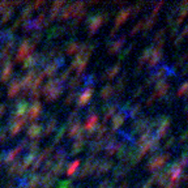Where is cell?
<instances>
[{
	"mask_svg": "<svg viewBox=\"0 0 188 188\" xmlns=\"http://www.w3.org/2000/svg\"><path fill=\"white\" fill-rule=\"evenodd\" d=\"M170 158V154L167 153V154H162V156H153L152 158H150V161H149V163H148V170H152V171H154V170H158V169H161L162 166L166 163V161Z\"/></svg>",
	"mask_w": 188,
	"mask_h": 188,
	"instance_id": "obj_1",
	"label": "cell"
},
{
	"mask_svg": "<svg viewBox=\"0 0 188 188\" xmlns=\"http://www.w3.org/2000/svg\"><path fill=\"white\" fill-rule=\"evenodd\" d=\"M42 112V103L35 101L34 103L31 104V106H29V108H27V111L25 114V118H26V121L27 120H34L38 118V115H39Z\"/></svg>",
	"mask_w": 188,
	"mask_h": 188,
	"instance_id": "obj_2",
	"label": "cell"
},
{
	"mask_svg": "<svg viewBox=\"0 0 188 188\" xmlns=\"http://www.w3.org/2000/svg\"><path fill=\"white\" fill-rule=\"evenodd\" d=\"M92 97H93V89L92 88H88V89H85L80 94L79 101H77V107H84L85 104L92 99Z\"/></svg>",
	"mask_w": 188,
	"mask_h": 188,
	"instance_id": "obj_3",
	"label": "cell"
},
{
	"mask_svg": "<svg viewBox=\"0 0 188 188\" xmlns=\"http://www.w3.org/2000/svg\"><path fill=\"white\" fill-rule=\"evenodd\" d=\"M20 77H16V79H13L12 81H10L9 84V88H8V97L12 98L14 97L16 94H18L21 92V85H20Z\"/></svg>",
	"mask_w": 188,
	"mask_h": 188,
	"instance_id": "obj_4",
	"label": "cell"
},
{
	"mask_svg": "<svg viewBox=\"0 0 188 188\" xmlns=\"http://www.w3.org/2000/svg\"><path fill=\"white\" fill-rule=\"evenodd\" d=\"M42 129H43V125L39 124V123H33L29 128H27V136L31 137V139H34V137H37V139H39L41 133H42Z\"/></svg>",
	"mask_w": 188,
	"mask_h": 188,
	"instance_id": "obj_5",
	"label": "cell"
},
{
	"mask_svg": "<svg viewBox=\"0 0 188 188\" xmlns=\"http://www.w3.org/2000/svg\"><path fill=\"white\" fill-rule=\"evenodd\" d=\"M12 67H13V64L10 63V59H8L7 62L4 63V67L2 69V75H0V81H8V79L10 76H12Z\"/></svg>",
	"mask_w": 188,
	"mask_h": 188,
	"instance_id": "obj_6",
	"label": "cell"
},
{
	"mask_svg": "<svg viewBox=\"0 0 188 188\" xmlns=\"http://www.w3.org/2000/svg\"><path fill=\"white\" fill-rule=\"evenodd\" d=\"M149 121H150V119H148V118H142V119H140V120L135 121V123L132 124V128H133L135 132H144V131H145V129L148 128Z\"/></svg>",
	"mask_w": 188,
	"mask_h": 188,
	"instance_id": "obj_7",
	"label": "cell"
},
{
	"mask_svg": "<svg viewBox=\"0 0 188 188\" xmlns=\"http://www.w3.org/2000/svg\"><path fill=\"white\" fill-rule=\"evenodd\" d=\"M63 90H64V85L63 84H59L56 88H54L52 90H50L47 94H46V101H52V99H56L60 94L63 93Z\"/></svg>",
	"mask_w": 188,
	"mask_h": 188,
	"instance_id": "obj_8",
	"label": "cell"
},
{
	"mask_svg": "<svg viewBox=\"0 0 188 188\" xmlns=\"http://www.w3.org/2000/svg\"><path fill=\"white\" fill-rule=\"evenodd\" d=\"M129 14H131V7L120 9V12L118 13L116 18H115V26H118V27H119V26H120V24L123 22V21H125V18L128 17Z\"/></svg>",
	"mask_w": 188,
	"mask_h": 188,
	"instance_id": "obj_9",
	"label": "cell"
},
{
	"mask_svg": "<svg viewBox=\"0 0 188 188\" xmlns=\"http://www.w3.org/2000/svg\"><path fill=\"white\" fill-rule=\"evenodd\" d=\"M26 123V118L25 116H22L21 119H18L16 123H13L12 125H10V135L12 136H14V135H17L18 132L22 129V127H24V124Z\"/></svg>",
	"mask_w": 188,
	"mask_h": 188,
	"instance_id": "obj_10",
	"label": "cell"
},
{
	"mask_svg": "<svg viewBox=\"0 0 188 188\" xmlns=\"http://www.w3.org/2000/svg\"><path fill=\"white\" fill-rule=\"evenodd\" d=\"M120 146V142H116V141H111L107 144V146H104V152H106V156L110 157L115 154V152H118V149Z\"/></svg>",
	"mask_w": 188,
	"mask_h": 188,
	"instance_id": "obj_11",
	"label": "cell"
},
{
	"mask_svg": "<svg viewBox=\"0 0 188 188\" xmlns=\"http://www.w3.org/2000/svg\"><path fill=\"white\" fill-rule=\"evenodd\" d=\"M153 56L150 58V64L152 67H156V65L159 64V62H161V59H162V50H157V48H154L153 50Z\"/></svg>",
	"mask_w": 188,
	"mask_h": 188,
	"instance_id": "obj_12",
	"label": "cell"
},
{
	"mask_svg": "<svg viewBox=\"0 0 188 188\" xmlns=\"http://www.w3.org/2000/svg\"><path fill=\"white\" fill-rule=\"evenodd\" d=\"M124 41H125V35L123 34V35H121V37L119 38V39H116V41H115V42L112 43V45H111V47L108 48V52H110V54H115V52H118V51H119V48L124 45Z\"/></svg>",
	"mask_w": 188,
	"mask_h": 188,
	"instance_id": "obj_13",
	"label": "cell"
},
{
	"mask_svg": "<svg viewBox=\"0 0 188 188\" xmlns=\"http://www.w3.org/2000/svg\"><path fill=\"white\" fill-rule=\"evenodd\" d=\"M125 118H127V115L123 114V112H119V114L115 115L114 119H112V131H114V129H116V128H119V127L124 123Z\"/></svg>",
	"mask_w": 188,
	"mask_h": 188,
	"instance_id": "obj_14",
	"label": "cell"
},
{
	"mask_svg": "<svg viewBox=\"0 0 188 188\" xmlns=\"http://www.w3.org/2000/svg\"><path fill=\"white\" fill-rule=\"evenodd\" d=\"M81 128H82V125H81V123H80V120L75 121V123L69 127V131H68V137H76L77 135H79V132H80V129H81Z\"/></svg>",
	"mask_w": 188,
	"mask_h": 188,
	"instance_id": "obj_15",
	"label": "cell"
},
{
	"mask_svg": "<svg viewBox=\"0 0 188 188\" xmlns=\"http://www.w3.org/2000/svg\"><path fill=\"white\" fill-rule=\"evenodd\" d=\"M67 166V162H65V159H62V161H59L56 165L52 167V171H51V174L54 175V176H58V175H60L63 173V170H64V167Z\"/></svg>",
	"mask_w": 188,
	"mask_h": 188,
	"instance_id": "obj_16",
	"label": "cell"
},
{
	"mask_svg": "<svg viewBox=\"0 0 188 188\" xmlns=\"http://www.w3.org/2000/svg\"><path fill=\"white\" fill-rule=\"evenodd\" d=\"M97 121H98L97 115H92V116L88 119V121L85 123V125L82 127V128H84V131H90V129H93V128H96L97 127Z\"/></svg>",
	"mask_w": 188,
	"mask_h": 188,
	"instance_id": "obj_17",
	"label": "cell"
},
{
	"mask_svg": "<svg viewBox=\"0 0 188 188\" xmlns=\"http://www.w3.org/2000/svg\"><path fill=\"white\" fill-rule=\"evenodd\" d=\"M58 67L55 65V63L52 62V63H50V64H47L46 67H45V69H43V73H45V76H48V77H52L54 75H56V72H58Z\"/></svg>",
	"mask_w": 188,
	"mask_h": 188,
	"instance_id": "obj_18",
	"label": "cell"
},
{
	"mask_svg": "<svg viewBox=\"0 0 188 188\" xmlns=\"http://www.w3.org/2000/svg\"><path fill=\"white\" fill-rule=\"evenodd\" d=\"M119 69H120V63H118L116 65H114L112 68L107 69V71H106V73H104V75L102 76V79H112V77L116 76V73L119 72Z\"/></svg>",
	"mask_w": 188,
	"mask_h": 188,
	"instance_id": "obj_19",
	"label": "cell"
},
{
	"mask_svg": "<svg viewBox=\"0 0 188 188\" xmlns=\"http://www.w3.org/2000/svg\"><path fill=\"white\" fill-rule=\"evenodd\" d=\"M35 154H37V153H29V154H27V156L22 159V165H21V166H22L24 170H26L27 167H30V165L35 161Z\"/></svg>",
	"mask_w": 188,
	"mask_h": 188,
	"instance_id": "obj_20",
	"label": "cell"
},
{
	"mask_svg": "<svg viewBox=\"0 0 188 188\" xmlns=\"http://www.w3.org/2000/svg\"><path fill=\"white\" fill-rule=\"evenodd\" d=\"M64 33V27H62V26H55V27H52L51 30H50V33H48V41L51 39V38H55V37H58V35H62Z\"/></svg>",
	"mask_w": 188,
	"mask_h": 188,
	"instance_id": "obj_21",
	"label": "cell"
},
{
	"mask_svg": "<svg viewBox=\"0 0 188 188\" xmlns=\"http://www.w3.org/2000/svg\"><path fill=\"white\" fill-rule=\"evenodd\" d=\"M33 10H34V7H33V4H27L26 7L24 8V10L21 12V20H27L29 18V16L33 13Z\"/></svg>",
	"mask_w": 188,
	"mask_h": 188,
	"instance_id": "obj_22",
	"label": "cell"
},
{
	"mask_svg": "<svg viewBox=\"0 0 188 188\" xmlns=\"http://www.w3.org/2000/svg\"><path fill=\"white\" fill-rule=\"evenodd\" d=\"M72 16V3H69L67 7L62 9V13H60V20H67L68 17Z\"/></svg>",
	"mask_w": 188,
	"mask_h": 188,
	"instance_id": "obj_23",
	"label": "cell"
},
{
	"mask_svg": "<svg viewBox=\"0 0 188 188\" xmlns=\"http://www.w3.org/2000/svg\"><path fill=\"white\" fill-rule=\"evenodd\" d=\"M153 50H154V47H149V48H146L145 51H144V54H142V56L139 59V67H141V65L145 63V60H148L149 58H150V55H152V52H153Z\"/></svg>",
	"mask_w": 188,
	"mask_h": 188,
	"instance_id": "obj_24",
	"label": "cell"
},
{
	"mask_svg": "<svg viewBox=\"0 0 188 188\" xmlns=\"http://www.w3.org/2000/svg\"><path fill=\"white\" fill-rule=\"evenodd\" d=\"M114 86L112 85H106L103 88V89L101 90V97L102 98H108L111 94H114Z\"/></svg>",
	"mask_w": 188,
	"mask_h": 188,
	"instance_id": "obj_25",
	"label": "cell"
},
{
	"mask_svg": "<svg viewBox=\"0 0 188 188\" xmlns=\"http://www.w3.org/2000/svg\"><path fill=\"white\" fill-rule=\"evenodd\" d=\"M56 123H58V121H56V119H55V118L50 120L48 124H47V127H46V129H45V132H43V135L47 136V135L51 133V132L55 129V127H56Z\"/></svg>",
	"mask_w": 188,
	"mask_h": 188,
	"instance_id": "obj_26",
	"label": "cell"
},
{
	"mask_svg": "<svg viewBox=\"0 0 188 188\" xmlns=\"http://www.w3.org/2000/svg\"><path fill=\"white\" fill-rule=\"evenodd\" d=\"M13 8L12 7H10V5H9V7H7V9H5L4 10V12H3V17H2V22H7V21L10 18V17H12V14H13Z\"/></svg>",
	"mask_w": 188,
	"mask_h": 188,
	"instance_id": "obj_27",
	"label": "cell"
},
{
	"mask_svg": "<svg viewBox=\"0 0 188 188\" xmlns=\"http://www.w3.org/2000/svg\"><path fill=\"white\" fill-rule=\"evenodd\" d=\"M84 141L85 140H77L75 144H73V146H72V150H71V154H76V153H79L82 146H84Z\"/></svg>",
	"mask_w": 188,
	"mask_h": 188,
	"instance_id": "obj_28",
	"label": "cell"
},
{
	"mask_svg": "<svg viewBox=\"0 0 188 188\" xmlns=\"http://www.w3.org/2000/svg\"><path fill=\"white\" fill-rule=\"evenodd\" d=\"M29 94L33 101H38V98H39V96H42V92H41V88H35V89H30L29 90Z\"/></svg>",
	"mask_w": 188,
	"mask_h": 188,
	"instance_id": "obj_29",
	"label": "cell"
},
{
	"mask_svg": "<svg viewBox=\"0 0 188 188\" xmlns=\"http://www.w3.org/2000/svg\"><path fill=\"white\" fill-rule=\"evenodd\" d=\"M21 167V161L20 159H17V161H14L12 165L8 167V174H14V173H17V170Z\"/></svg>",
	"mask_w": 188,
	"mask_h": 188,
	"instance_id": "obj_30",
	"label": "cell"
},
{
	"mask_svg": "<svg viewBox=\"0 0 188 188\" xmlns=\"http://www.w3.org/2000/svg\"><path fill=\"white\" fill-rule=\"evenodd\" d=\"M16 156H17V154L14 153V150L5 152V154H4V159H3V161H4L5 163H10V162H12L13 159L16 158Z\"/></svg>",
	"mask_w": 188,
	"mask_h": 188,
	"instance_id": "obj_31",
	"label": "cell"
},
{
	"mask_svg": "<svg viewBox=\"0 0 188 188\" xmlns=\"http://www.w3.org/2000/svg\"><path fill=\"white\" fill-rule=\"evenodd\" d=\"M140 110H141V106L139 103H136L133 107H132V110L131 111H128V114H127V116H131V118H135L136 115H139V112H140Z\"/></svg>",
	"mask_w": 188,
	"mask_h": 188,
	"instance_id": "obj_32",
	"label": "cell"
},
{
	"mask_svg": "<svg viewBox=\"0 0 188 188\" xmlns=\"http://www.w3.org/2000/svg\"><path fill=\"white\" fill-rule=\"evenodd\" d=\"M79 43L77 42H71L69 45H68V47H67V54H75V52H77L79 51Z\"/></svg>",
	"mask_w": 188,
	"mask_h": 188,
	"instance_id": "obj_33",
	"label": "cell"
},
{
	"mask_svg": "<svg viewBox=\"0 0 188 188\" xmlns=\"http://www.w3.org/2000/svg\"><path fill=\"white\" fill-rule=\"evenodd\" d=\"M65 129H67V127H65V125H62V127H60L59 131H58V133H56V137H55V140H54V144H58L60 140H62V137H63V135H64Z\"/></svg>",
	"mask_w": 188,
	"mask_h": 188,
	"instance_id": "obj_34",
	"label": "cell"
},
{
	"mask_svg": "<svg viewBox=\"0 0 188 188\" xmlns=\"http://www.w3.org/2000/svg\"><path fill=\"white\" fill-rule=\"evenodd\" d=\"M42 35H43V33H42L41 30L35 31L34 34L31 35V39H30V41L33 42V45H37V43H38V42H39V41L42 39Z\"/></svg>",
	"mask_w": 188,
	"mask_h": 188,
	"instance_id": "obj_35",
	"label": "cell"
},
{
	"mask_svg": "<svg viewBox=\"0 0 188 188\" xmlns=\"http://www.w3.org/2000/svg\"><path fill=\"white\" fill-rule=\"evenodd\" d=\"M154 17H156V16L152 14V16H149V17L146 18V22H145V25H144V30H145V31H148L153 26V24H154Z\"/></svg>",
	"mask_w": 188,
	"mask_h": 188,
	"instance_id": "obj_36",
	"label": "cell"
},
{
	"mask_svg": "<svg viewBox=\"0 0 188 188\" xmlns=\"http://www.w3.org/2000/svg\"><path fill=\"white\" fill-rule=\"evenodd\" d=\"M55 159H59V161H62V159H65V150H64V148H59L58 149V152L55 153Z\"/></svg>",
	"mask_w": 188,
	"mask_h": 188,
	"instance_id": "obj_37",
	"label": "cell"
},
{
	"mask_svg": "<svg viewBox=\"0 0 188 188\" xmlns=\"http://www.w3.org/2000/svg\"><path fill=\"white\" fill-rule=\"evenodd\" d=\"M79 165H80V161H79V159H76L73 163H71V165H69V169H68V171H67V174H68L69 176L73 175V173L76 171V169H77V166H79Z\"/></svg>",
	"mask_w": 188,
	"mask_h": 188,
	"instance_id": "obj_38",
	"label": "cell"
},
{
	"mask_svg": "<svg viewBox=\"0 0 188 188\" xmlns=\"http://www.w3.org/2000/svg\"><path fill=\"white\" fill-rule=\"evenodd\" d=\"M80 79H81V77H80L79 75H76L73 79H71L68 86L71 88V89H72V88H75V86H77V85H79V82H80Z\"/></svg>",
	"mask_w": 188,
	"mask_h": 188,
	"instance_id": "obj_39",
	"label": "cell"
},
{
	"mask_svg": "<svg viewBox=\"0 0 188 188\" xmlns=\"http://www.w3.org/2000/svg\"><path fill=\"white\" fill-rule=\"evenodd\" d=\"M94 81H96V77H94V75H88L84 77V84L85 85H93Z\"/></svg>",
	"mask_w": 188,
	"mask_h": 188,
	"instance_id": "obj_40",
	"label": "cell"
},
{
	"mask_svg": "<svg viewBox=\"0 0 188 188\" xmlns=\"http://www.w3.org/2000/svg\"><path fill=\"white\" fill-rule=\"evenodd\" d=\"M38 146H39V139H37L35 141H33L30 145H29V149H30V153H37L38 150Z\"/></svg>",
	"mask_w": 188,
	"mask_h": 188,
	"instance_id": "obj_41",
	"label": "cell"
},
{
	"mask_svg": "<svg viewBox=\"0 0 188 188\" xmlns=\"http://www.w3.org/2000/svg\"><path fill=\"white\" fill-rule=\"evenodd\" d=\"M75 97H76V92H75V90H72V92L68 94V97L65 98V104H71V102L75 99Z\"/></svg>",
	"mask_w": 188,
	"mask_h": 188,
	"instance_id": "obj_42",
	"label": "cell"
},
{
	"mask_svg": "<svg viewBox=\"0 0 188 188\" xmlns=\"http://www.w3.org/2000/svg\"><path fill=\"white\" fill-rule=\"evenodd\" d=\"M142 25H144V21H139V22L136 24V26H133V27H132V30H131V35H133L135 33H137V31H139V30H140V27H141Z\"/></svg>",
	"mask_w": 188,
	"mask_h": 188,
	"instance_id": "obj_43",
	"label": "cell"
},
{
	"mask_svg": "<svg viewBox=\"0 0 188 188\" xmlns=\"http://www.w3.org/2000/svg\"><path fill=\"white\" fill-rule=\"evenodd\" d=\"M187 86H188L187 82H184V84L180 86V89L178 90V97H180V96H184L186 92H187Z\"/></svg>",
	"mask_w": 188,
	"mask_h": 188,
	"instance_id": "obj_44",
	"label": "cell"
},
{
	"mask_svg": "<svg viewBox=\"0 0 188 188\" xmlns=\"http://www.w3.org/2000/svg\"><path fill=\"white\" fill-rule=\"evenodd\" d=\"M7 139V128H2L0 129V142H4Z\"/></svg>",
	"mask_w": 188,
	"mask_h": 188,
	"instance_id": "obj_45",
	"label": "cell"
},
{
	"mask_svg": "<svg viewBox=\"0 0 188 188\" xmlns=\"http://www.w3.org/2000/svg\"><path fill=\"white\" fill-rule=\"evenodd\" d=\"M163 34H165V29H159V30L157 31L156 37H154V41H161L162 37H163Z\"/></svg>",
	"mask_w": 188,
	"mask_h": 188,
	"instance_id": "obj_46",
	"label": "cell"
},
{
	"mask_svg": "<svg viewBox=\"0 0 188 188\" xmlns=\"http://www.w3.org/2000/svg\"><path fill=\"white\" fill-rule=\"evenodd\" d=\"M52 165H54V159H52V158H50L48 161H46V163L43 165V170H45V171H47L50 167H51Z\"/></svg>",
	"mask_w": 188,
	"mask_h": 188,
	"instance_id": "obj_47",
	"label": "cell"
},
{
	"mask_svg": "<svg viewBox=\"0 0 188 188\" xmlns=\"http://www.w3.org/2000/svg\"><path fill=\"white\" fill-rule=\"evenodd\" d=\"M7 7H9V3L8 2H0V13H3Z\"/></svg>",
	"mask_w": 188,
	"mask_h": 188,
	"instance_id": "obj_48",
	"label": "cell"
},
{
	"mask_svg": "<svg viewBox=\"0 0 188 188\" xmlns=\"http://www.w3.org/2000/svg\"><path fill=\"white\" fill-rule=\"evenodd\" d=\"M131 48H132V45H129L128 47H127V48L124 50V51H123V54H121V55H120V59H124V58L127 56V55H128V54H129V51H131Z\"/></svg>",
	"mask_w": 188,
	"mask_h": 188,
	"instance_id": "obj_49",
	"label": "cell"
},
{
	"mask_svg": "<svg viewBox=\"0 0 188 188\" xmlns=\"http://www.w3.org/2000/svg\"><path fill=\"white\" fill-rule=\"evenodd\" d=\"M64 4H65L64 2H54V3H52V8H58V9H59L60 7H63Z\"/></svg>",
	"mask_w": 188,
	"mask_h": 188,
	"instance_id": "obj_50",
	"label": "cell"
},
{
	"mask_svg": "<svg viewBox=\"0 0 188 188\" xmlns=\"http://www.w3.org/2000/svg\"><path fill=\"white\" fill-rule=\"evenodd\" d=\"M142 90H144V88H142V86L137 88V90H135V92H133V97H135V98H136V97H139L140 94L142 93Z\"/></svg>",
	"mask_w": 188,
	"mask_h": 188,
	"instance_id": "obj_51",
	"label": "cell"
},
{
	"mask_svg": "<svg viewBox=\"0 0 188 188\" xmlns=\"http://www.w3.org/2000/svg\"><path fill=\"white\" fill-rule=\"evenodd\" d=\"M175 141V139H174V137H170V139L167 140V141H166V144H165V148H170L171 145H173V142Z\"/></svg>",
	"mask_w": 188,
	"mask_h": 188,
	"instance_id": "obj_52",
	"label": "cell"
},
{
	"mask_svg": "<svg viewBox=\"0 0 188 188\" xmlns=\"http://www.w3.org/2000/svg\"><path fill=\"white\" fill-rule=\"evenodd\" d=\"M69 186H71V182L69 180H65V182H63V183L59 186V188H68Z\"/></svg>",
	"mask_w": 188,
	"mask_h": 188,
	"instance_id": "obj_53",
	"label": "cell"
},
{
	"mask_svg": "<svg viewBox=\"0 0 188 188\" xmlns=\"http://www.w3.org/2000/svg\"><path fill=\"white\" fill-rule=\"evenodd\" d=\"M154 99H156V98H154V97H153V96H152V97H149V98H148V101H146V104H148V106H150V104H152V103H153V101H154Z\"/></svg>",
	"mask_w": 188,
	"mask_h": 188,
	"instance_id": "obj_54",
	"label": "cell"
},
{
	"mask_svg": "<svg viewBox=\"0 0 188 188\" xmlns=\"http://www.w3.org/2000/svg\"><path fill=\"white\" fill-rule=\"evenodd\" d=\"M4 111H5V103H3V104H0V116L4 114Z\"/></svg>",
	"mask_w": 188,
	"mask_h": 188,
	"instance_id": "obj_55",
	"label": "cell"
},
{
	"mask_svg": "<svg viewBox=\"0 0 188 188\" xmlns=\"http://www.w3.org/2000/svg\"><path fill=\"white\" fill-rule=\"evenodd\" d=\"M93 111H96V106H94V104H92V106L89 107V110H88V115L92 114Z\"/></svg>",
	"mask_w": 188,
	"mask_h": 188,
	"instance_id": "obj_56",
	"label": "cell"
},
{
	"mask_svg": "<svg viewBox=\"0 0 188 188\" xmlns=\"http://www.w3.org/2000/svg\"><path fill=\"white\" fill-rule=\"evenodd\" d=\"M127 187H128V183H127V182H124V183H121L119 186V188H127Z\"/></svg>",
	"mask_w": 188,
	"mask_h": 188,
	"instance_id": "obj_57",
	"label": "cell"
},
{
	"mask_svg": "<svg viewBox=\"0 0 188 188\" xmlns=\"http://www.w3.org/2000/svg\"><path fill=\"white\" fill-rule=\"evenodd\" d=\"M4 154H5V152L2 154V157H0V166H2V162H3V157H4Z\"/></svg>",
	"mask_w": 188,
	"mask_h": 188,
	"instance_id": "obj_58",
	"label": "cell"
}]
</instances>
